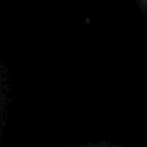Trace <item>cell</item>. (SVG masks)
<instances>
[{"mask_svg":"<svg viewBox=\"0 0 147 147\" xmlns=\"http://www.w3.org/2000/svg\"><path fill=\"white\" fill-rule=\"evenodd\" d=\"M89 147H110V146H89Z\"/></svg>","mask_w":147,"mask_h":147,"instance_id":"obj_2","label":"cell"},{"mask_svg":"<svg viewBox=\"0 0 147 147\" xmlns=\"http://www.w3.org/2000/svg\"><path fill=\"white\" fill-rule=\"evenodd\" d=\"M137 3H139V6L143 9V11L147 14V0H137Z\"/></svg>","mask_w":147,"mask_h":147,"instance_id":"obj_1","label":"cell"}]
</instances>
